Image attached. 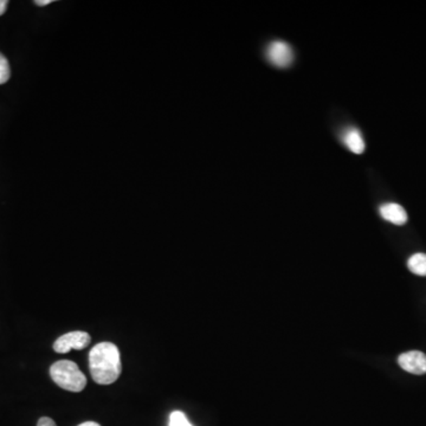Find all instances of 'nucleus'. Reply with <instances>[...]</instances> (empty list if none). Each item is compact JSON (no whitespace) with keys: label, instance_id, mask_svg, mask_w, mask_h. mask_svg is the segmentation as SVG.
Returning <instances> with one entry per match:
<instances>
[{"label":"nucleus","instance_id":"f8f14e48","mask_svg":"<svg viewBox=\"0 0 426 426\" xmlns=\"http://www.w3.org/2000/svg\"><path fill=\"white\" fill-rule=\"evenodd\" d=\"M8 0H0V15H4L6 10H8Z\"/></svg>","mask_w":426,"mask_h":426},{"label":"nucleus","instance_id":"9d476101","mask_svg":"<svg viewBox=\"0 0 426 426\" xmlns=\"http://www.w3.org/2000/svg\"><path fill=\"white\" fill-rule=\"evenodd\" d=\"M170 426H193L188 422L186 415L181 411L172 412L170 415Z\"/></svg>","mask_w":426,"mask_h":426},{"label":"nucleus","instance_id":"423d86ee","mask_svg":"<svg viewBox=\"0 0 426 426\" xmlns=\"http://www.w3.org/2000/svg\"><path fill=\"white\" fill-rule=\"evenodd\" d=\"M380 216L384 218L385 221H390L394 225L406 224L407 213L403 206L396 202H387L384 205L380 206Z\"/></svg>","mask_w":426,"mask_h":426},{"label":"nucleus","instance_id":"f03ea898","mask_svg":"<svg viewBox=\"0 0 426 426\" xmlns=\"http://www.w3.org/2000/svg\"><path fill=\"white\" fill-rule=\"evenodd\" d=\"M50 376L55 384L70 392H81L87 386V378L75 362L60 360L50 367Z\"/></svg>","mask_w":426,"mask_h":426},{"label":"nucleus","instance_id":"1a4fd4ad","mask_svg":"<svg viewBox=\"0 0 426 426\" xmlns=\"http://www.w3.org/2000/svg\"><path fill=\"white\" fill-rule=\"evenodd\" d=\"M11 69L8 61L3 53H0V84H4L10 80Z\"/></svg>","mask_w":426,"mask_h":426},{"label":"nucleus","instance_id":"f257e3e1","mask_svg":"<svg viewBox=\"0 0 426 426\" xmlns=\"http://www.w3.org/2000/svg\"><path fill=\"white\" fill-rule=\"evenodd\" d=\"M89 369L99 385H111L118 380L122 371L120 350L114 343H101L89 353Z\"/></svg>","mask_w":426,"mask_h":426},{"label":"nucleus","instance_id":"39448f33","mask_svg":"<svg viewBox=\"0 0 426 426\" xmlns=\"http://www.w3.org/2000/svg\"><path fill=\"white\" fill-rule=\"evenodd\" d=\"M400 367L415 376H422L426 373V354L419 350H410L400 354L398 358Z\"/></svg>","mask_w":426,"mask_h":426},{"label":"nucleus","instance_id":"0eeeda50","mask_svg":"<svg viewBox=\"0 0 426 426\" xmlns=\"http://www.w3.org/2000/svg\"><path fill=\"white\" fill-rule=\"evenodd\" d=\"M343 140L348 149L355 154H362L365 151V142L362 139V133L357 128L347 130L343 134Z\"/></svg>","mask_w":426,"mask_h":426},{"label":"nucleus","instance_id":"ddd939ff","mask_svg":"<svg viewBox=\"0 0 426 426\" xmlns=\"http://www.w3.org/2000/svg\"><path fill=\"white\" fill-rule=\"evenodd\" d=\"M53 0H36L34 4L39 5V6H46V5L51 4Z\"/></svg>","mask_w":426,"mask_h":426},{"label":"nucleus","instance_id":"6e6552de","mask_svg":"<svg viewBox=\"0 0 426 426\" xmlns=\"http://www.w3.org/2000/svg\"><path fill=\"white\" fill-rule=\"evenodd\" d=\"M407 266L411 273L418 276H426V254H415L407 261Z\"/></svg>","mask_w":426,"mask_h":426},{"label":"nucleus","instance_id":"20e7f679","mask_svg":"<svg viewBox=\"0 0 426 426\" xmlns=\"http://www.w3.org/2000/svg\"><path fill=\"white\" fill-rule=\"evenodd\" d=\"M266 57H268L271 64H274L275 67L287 68L293 62V50L290 48L289 44H287L286 42H281V41L273 42L270 46H268Z\"/></svg>","mask_w":426,"mask_h":426},{"label":"nucleus","instance_id":"9b49d317","mask_svg":"<svg viewBox=\"0 0 426 426\" xmlns=\"http://www.w3.org/2000/svg\"><path fill=\"white\" fill-rule=\"evenodd\" d=\"M37 426H57L56 422H53V419L49 417H42L37 422Z\"/></svg>","mask_w":426,"mask_h":426},{"label":"nucleus","instance_id":"4468645a","mask_svg":"<svg viewBox=\"0 0 426 426\" xmlns=\"http://www.w3.org/2000/svg\"><path fill=\"white\" fill-rule=\"evenodd\" d=\"M78 426H101L99 425V424H97V422H82V424H80V425Z\"/></svg>","mask_w":426,"mask_h":426},{"label":"nucleus","instance_id":"7ed1b4c3","mask_svg":"<svg viewBox=\"0 0 426 426\" xmlns=\"http://www.w3.org/2000/svg\"><path fill=\"white\" fill-rule=\"evenodd\" d=\"M90 341L92 338L87 331H69L56 340V343H53V350L57 353L64 354L71 350H84L85 347L89 346Z\"/></svg>","mask_w":426,"mask_h":426}]
</instances>
